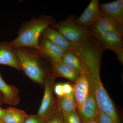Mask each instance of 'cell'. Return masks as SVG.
<instances>
[{"mask_svg": "<svg viewBox=\"0 0 123 123\" xmlns=\"http://www.w3.org/2000/svg\"><path fill=\"white\" fill-rule=\"evenodd\" d=\"M100 60L98 56H91L83 61L87 71L90 92L93 95L99 110L108 115L115 123H121L114 104L100 78Z\"/></svg>", "mask_w": 123, "mask_h": 123, "instance_id": "obj_1", "label": "cell"}, {"mask_svg": "<svg viewBox=\"0 0 123 123\" xmlns=\"http://www.w3.org/2000/svg\"><path fill=\"white\" fill-rule=\"evenodd\" d=\"M55 23V18L50 16L44 15L34 18L23 23L17 37L8 42V44L12 48H31L39 52V41L42 32L46 27Z\"/></svg>", "mask_w": 123, "mask_h": 123, "instance_id": "obj_2", "label": "cell"}, {"mask_svg": "<svg viewBox=\"0 0 123 123\" xmlns=\"http://www.w3.org/2000/svg\"><path fill=\"white\" fill-rule=\"evenodd\" d=\"M22 70L33 81L44 85L46 73L36 54L25 47L14 49Z\"/></svg>", "mask_w": 123, "mask_h": 123, "instance_id": "obj_3", "label": "cell"}, {"mask_svg": "<svg viewBox=\"0 0 123 123\" xmlns=\"http://www.w3.org/2000/svg\"><path fill=\"white\" fill-rule=\"evenodd\" d=\"M76 18L70 15L65 20L54 23L52 28L56 29L68 41L73 43L85 42L91 36L89 29L79 26L75 24L74 20Z\"/></svg>", "mask_w": 123, "mask_h": 123, "instance_id": "obj_4", "label": "cell"}, {"mask_svg": "<svg viewBox=\"0 0 123 123\" xmlns=\"http://www.w3.org/2000/svg\"><path fill=\"white\" fill-rule=\"evenodd\" d=\"M55 78L52 74L47 76L45 78L43 97L37 114L46 123L55 115L58 111L56 101L53 95V84Z\"/></svg>", "mask_w": 123, "mask_h": 123, "instance_id": "obj_5", "label": "cell"}, {"mask_svg": "<svg viewBox=\"0 0 123 123\" xmlns=\"http://www.w3.org/2000/svg\"><path fill=\"white\" fill-rule=\"evenodd\" d=\"M91 35L99 41L104 50L109 49L114 52L117 55L118 60L123 64V35L111 32L104 34L91 33Z\"/></svg>", "mask_w": 123, "mask_h": 123, "instance_id": "obj_6", "label": "cell"}, {"mask_svg": "<svg viewBox=\"0 0 123 123\" xmlns=\"http://www.w3.org/2000/svg\"><path fill=\"white\" fill-rule=\"evenodd\" d=\"M98 0H92L88 7L79 18L74 22L79 26L89 29L101 17Z\"/></svg>", "mask_w": 123, "mask_h": 123, "instance_id": "obj_7", "label": "cell"}, {"mask_svg": "<svg viewBox=\"0 0 123 123\" xmlns=\"http://www.w3.org/2000/svg\"><path fill=\"white\" fill-rule=\"evenodd\" d=\"M99 109L93 94L89 92L84 103L77 108L82 123H88L95 119Z\"/></svg>", "mask_w": 123, "mask_h": 123, "instance_id": "obj_8", "label": "cell"}, {"mask_svg": "<svg viewBox=\"0 0 123 123\" xmlns=\"http://www.w3.org/2000/svg\"><path fill=\"white\" fill-rule=\"evenodd\" d=\"M89 29L91 33L94 34L114 32L123 35V24L103 15Z\"/></svg>", "mask_w": 123, "mask_h": 123, "instance_id": "obj_9", "label": "cell"}, {"mask_svg": "<svg viewBox=\"0 0 123 123\" xmlns=\"http://www.w3.org/2000/svg\"><path fill=\"white\" fill-rule=\"evenodd\" d=\"M101 15L123 24V0L99 4Z\"/></svg>", "mask_w": 123, "mask_h": 123, "instance_id": "obj_10", "label": "cell"}, {"mask_svg": "<svg viewBox=\"0 0 123 123\" xmlns=\"http://www.w3.org/2000/svg\"><path fill=\"white\" fill-rule=\"evenodd\" d=\"M40 53L50 59L51 61H61L65 51L53 42L45 38L40 39Z\"/></svg>", "mask_w": 123, "mask_h": 123, "instance_id": "obj_11", "label": "cell"}, {"mask_svg": "<svg viewBox=\"0 0 123 123\" xmlns=\"http://www.w3.org/2000/svg\"><path fill=\"white\" fill-rule=\"evenodd\" d=\"M73 94L77 108L81 105L87 98L90 92L89 85L86 74L80 75L75 82Z\"/></svg>", "mask_w": 123, "mask_h": 123, "instance_id": "obj_12", "label": "cell"}, {"mask_svg": "<svg viewBox=\"0 0 123 123\" xmlns=\"http://www.w3.org/2000/svg\"><path fill=\"white\" fill-rule=\"evenodd\" d=\"M0 64L11 66L17 70L21 71L17 54L8 42H0Z\"/></svg>", "mask_w": 123, "mask_h": 123, "instance_id": "obj_13", "label": "cell"}, {"mask_svg": "<svg viewBox=\"0 0 123 123\" xmlns=\"http://www.w3.org/2000/svg\"><path fill=\"white\" fill-rule=\"evenodd\" d=\"M0 93L3 98L4 103L12 106L19 104L20 98V91L14 86L8 85L2 79L0 73Z\"/></svg>", "mask_w": 123, "mask_h": 123, "instance_id": "obj_14", "label": "cell"}, {"mask_svg": "<svg viewBox=\"0 0 123 123\" xmlns=\"http://www.w3.org/2000/svg\"><path fill=\"white\" fill-rule=\"evenodd\" d=\"M41 37L53 42L65 51L72 48L74 44L66 39L59 31L49 26L46 27L43 31Z\"/></svg>", "mask_w": 123, "mask_h": 123, "instance_id": "obj_15", "label": "cell"}, {"mask_svg": "<svg viewBox=\"0 0 123 123\" xmlns=\"http://www.w3.org/2000/svg\"><path fill=\"white\" fill-rule=\"evenodd\" d=\"M73 46L65 52L61 61L76 70L80 75L86 74L87 71L84 62Z\"/></svg>", "mask_w": 123, "mask_h": 123, "instance_id": "obj_16", "label": "cell"}, {"mask_svg": "<svg viewBox=\"0 0 123 123\" xmlns=\"http://www.w3.org/2000/svg\"><path fill=\"white\" fill-rule=\"evenodd\" d=\"M53 75L62 77L75 82L80 75L77 71L63 63L61 61H51Z\"/></svg>", "mask_w": 123, "mask_h": 123, "instance_id": "obj_17", "label": "cell"}, {"mask_svg": "<svg viewBox=\"0 0 123 123\" xmlns=\"http://www.w3.org/2000/svg\"><path fill=\"white\" fill-rule=\"evenodd\" d=\"M28 115L23 110L9 107L6 109L5 113L1 120L4 123H24Z\"/></svg>", "mask_w": 123, "mask_h": 123, "instance_id": "obj_18", "label": "cell"}, {"mask_svg": "<svg viewBox=\"0 0 123 123\" xmlns=\"http://www.w3.org/2000/svg\"><path fill=\"white\" fill-rule=\"evenodd\" d=\"M57 110L62 114L77 111V107L73 93L57 98Z\"/></svg>", "mask_w": 123, "mask_h": 123, "instance_id": "obj_19", "label": "cell"}, {"mask_svg": "<svg viewBox=\"0 0 123 123\" xmlns=\"http://www.w3.org/2000/svg\"><path fill=\"white\" fill-rule=\"evenodd\" d=\"M62 115L64 123H82L77 111Z\"/></svg>", "mask_w": 123, "mask_h": 123, "instance_id": "obj_20", "label": "cell"}, {"mask_svg": "<svg viewBox=\"0 0 123 123\" xmlns=\"http://www.w3.org/2000/svg\"><path fill=\"white\" fill-rule=\"evenodd\" d=\"M95 119L98 123H115L108 115L100 110Z\"/></svg>", "mask_w": 123, "mask_h": 123, "instance_id": "obj_21", "label": "cell"}, {"mask_svg": "<svg viewBox=\"0 0 123 123\" xmlns=\"http://www.w3.org/2000/svg\"><path fill=\"white\" fill-rule=\"evenodd\" d=\"M24 123H46L37 115H29Z\"/></svg>", "mask_w": 123, "mask_h": 123, "instance_id": "obj_22", "label": "cell"}, {"mask_svg": "<svg viewBox=\"0 0 123 123\" xmlns=\"http://www.w3.org/2000/svg\"><path fill=\"white\" fill-rule=\"evenodd\" d=\"M46 123H64L63 115L58 110L55 115Z\"/></svg>", "mask_w": 123, "mask_h": 123, "instance_id": "obj_23", "label": "cell"}, {"mask_svg": "<svg viewBox=\"0 0 123 123\" xmlns=\"http://www.w3.org/2000/svg\"><path fill=\"white\" fill-rule=\"evenodd\" d=\"M54 91L57 98L62 97L65 95L64 92L63 84L62 83L56 84L54 87Z\"/></svg>", "mask_w": 123, "mask_h": 123, "instance_id": "obj_24", "label": "cell"}, {"mask_svg": "<svg viewBox=\"0 0 123 123\" xmlns=\"http://www.w3.org/2000/svg\"><path fill=\"white\" fill-rule=\"evenodd\" d=\"M63 88L65 94L69 95L73 93V86L68 82L63 84Z\"/></svg>", "mask_w": 123, "mask_h": 123, "instance_id": "obj_25", "label": "cell"}, {"mask_svg": "<svg viewBox=\"0 0 123 123\" xmlns=\"http://www.w3.org/2000/svg\"><path fill=\"white\" fill-rule=\"evenodd\" d=\"M6 109H4L0 106V120H1L4 116Z\"/></svg>", "mask_w": 123, "mask_h": 123, "instance_id": "obj_26", "label": "cell"}, {"mask_svg": "<svg viewBox=\"0 0 123 123\" xmlns=\"http://www.w3.org/2000/svg\"><path fill=\"white\" fill-rule=\"evenodd\" d=\"M3 103H4V101H3V98H2L1 95L0 94V105Z\"/></svg>", "mask_w": 123, "mask_h": 123, "instance_id": "obj_27", "label": "cell"}, {"mask_svg": "<svg viewBox=\"0 0 123 123\" xmlns=\"http://www.w3.org/2000/svg\"><path fill=\"white\" fill-rule=\"evenodd\" d=\"M97 123V121H96L95 119L93 121H91L89 123Z\"/></svg>", "mask_w": 123, "mask_h": 123, "instance_id": "obj_28", "label": "cell"}, {"mask_svg": "<svg viewBox=\"0 0 123 123\" xmlns=\"http://www.w3.org/2000/svg\"><path fill=\"white\" fill-rule=\"evenodd\" d=\"M0 123H3V122H2V120H0Z\"/></svg>", "mask_w": 123, "mask_h": 123, "instance_id": "obj_29", "label": "cell"}]
</instances>
